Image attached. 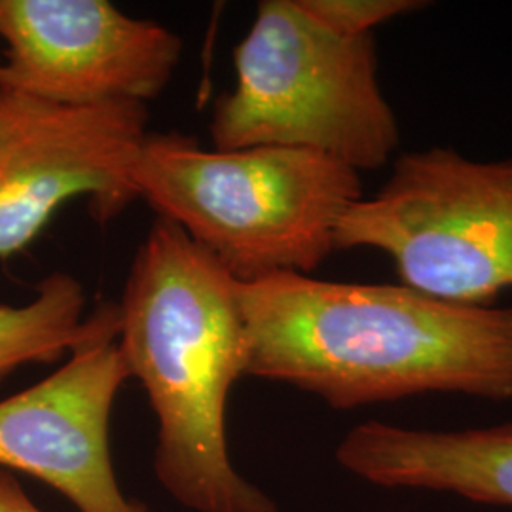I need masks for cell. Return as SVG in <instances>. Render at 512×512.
Wrapping results in <instances>:
<instances>
[{
    "mask_svg": "<svg viewBox=\"0 0 512 512\" xmlns=\"http://www.w3.org/2000/svg\"><path fill=\"white\" fill-rule=\"evenodd\" d=\"M238 302L245 376L291 385L330 408L425 393L512 401V308L291 272L238 281Z\"/></svg>",
    "mask_w": 512,
    "mask_h": 512,
    "instance_id": "6da1fadb",
    "label": "cell"
},
{
    "mask_svg": "<svg viewBox=\"0 0 512 512\" xmlns=\"http://www.w3.org/2000/svg\"><path fill=\"white\" fill-rule=\"evenodd\" d=\"M118 315L129 376L156 416L160 486L192 512H279L228 452V397L247 370L238 279L158 217L131 262Z\"/></svg>",
    "mask_w": 512,
    "mask_h": 512,
    "instance_id": "7a4b0ae2",
    "label": "cell"
},
{
    "mask_svg": "<svg viewBox=\"0 0 512 512\" xmlns=\"http://www.w3.org/2000/svg\"><path fill=\"white\" fill-rule=\"evenodd\" d=\"M137 200L177 224L238 281L311 275L336 247L340 220L363 198L361 173L285 147L203 148L148 133L131 165Z\"/></svg>",
    "mask_w": 512,
    "mask_h": 512,
    "instance_id": "3957f363",
    "label": "cell"
},
{
    "mask_svg": "<svg viewBox=\"0 0 512 512\" xmlns=\"http://www.w3.org/2000/svg\"><path fill=\"white\" fill-rule=\"evenodd\" d=\"M234 65L236 86L209 126L219 150L302 148L361 173L384 167L401 143L374 35L334 33L298 0H262Z\"/></svg>",
    "mask_w": 512,
    "mask_h": 512,
    "instance_id": "277c9868",
    "label": "cell"
},
{
    "mask_svg": "<svg viewBox=\"0 0 512 512\" xmlns=\"http://www.w3.org/2000/svg\"><path fill=\"white\" fill-rule=\"evenodd\" d=\"M334 247L384 253L421 293L492 306L512 289V160L444 147L403 154L374 196L351 205Z\"/></svg>",
    "mask_w": 512,
    "mask_h": 512,
    "instance_id": "5b68a950",
    "label": "cell"
},
{
    "mask_svg": "<svg viewBox=\"0 0 512 512\" xmlns=\"http://www.w3.org/2000/svg\"><path fill=\"white\" fill-rule=\"evenodd\" d=\"M147 124L141 103L67 107L0 88V260L23 253L78 196L97 222L135 202L131 165Z\"/></svg>",
    "mask_w": 512,
    "mask_h": 512,
    "instance_id": "8992f818",
    "label": "cell"
},
{
    "mask_svg": "<svg viewBox=\"0 0 512 512\" xmlns=\"http://www.w3.org/2000/svg\"><path fill=\"white\" fill-rule=\"evenodd\" d=\"M0 40V88L67 107L147 105L183 55L167 27L107 0H0Z\"/></svg>",
    "mask_w": 512,
    "mask_h": 512,
    "instance_id": "52a82bcc",
    "label": "cell"
},
{
    "mask_svg": "<svg viewBox=\"0 0 512 512\" xmlns=\"http://www.w3.org/2000/svg\"><path fill=\"white\" fill-rule=\"evenodd\" d=\"M118 334V304H103L54 374L0 401V469L48 484L78 512H148L124 494L110 456L112 410L131 378Z\"/></svg>",
    "mask_w": 512,
    "mask_h": 512,
    "instance_id": "ba28073f",
    "label": "cell"
},
{
    "mask_svg": "<svg viewBox=\"0 0 512 512\" xmlns=\"http://www.w3.org/2000/svg\"><path fill=\"white\" fill-rule=\"evenodd\" d=\"M336 461L351 475L387 490L512 505V423L429 431L366 421L338 444Z\"/></svg>",
    "mask_w": 512,
    "mask_h": 512,
    "instance_id": "9c48e42d",
    "label": "cell"
},
{
    "mask_svg": "<svg viewBox=\"0 0 512 512\" xmlns=\"http://www.w3.org/2000/svg\"><path fill=\"white\" fill-rule=\"evenodd\" d=\"M86 306L82 283L61 272L44 277L27 304H0V384L21 366L50 365L84 342L97 325V310Z\"/></svg>",
    "mask_w": 512,
    "mask_h": 512,
    "instance_id": "30bf717a",
    "label": "cell"
},
{
    "mask_svg": "<svg viewBox=\"0 0 512 512\" xmlns=\"http://www.w3.org/2000/svg\"><path fill=\"white\" fill-rule=\"evenodd\" d=\"M300 6L330 31L346 37L374 35L389 19L429 6L420 0H298Z\"/></svg>",
    "mask_w": 512,
    "mask_h": 512,
    "instance_id": "8fae6325",
    "label": "cell"
},
{
    "mask_svg": "<svg viewBox=\"0 0 512 512\" xmlns=\"http://www.w3.org/2000/svg\"><path fill=\"white\" fill-rule=\"evenodd\" d=\"M0 512H42L23 490L18 478L0 469Z\"/></svg>",
    "mask_w": 512,
    "mask_h": 512,
    "instance_id": "7c38bea8",
    "label": "cell"
}]
</instances>
